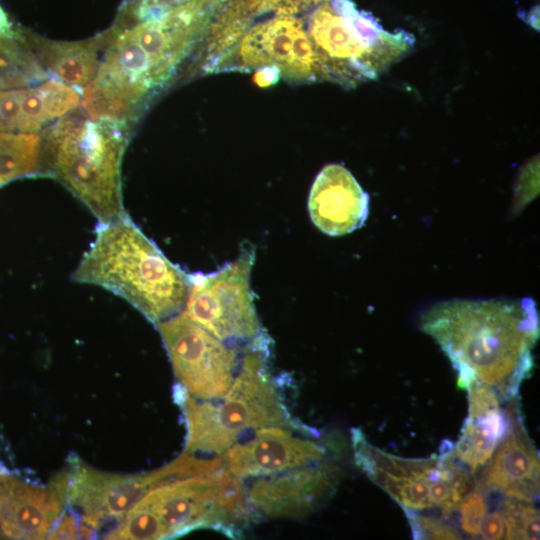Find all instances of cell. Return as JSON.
Segmentation results:
<instances>
[{"instance_id": "obj_1", "label": "cell", "mask_w": 540, "mask_h": 540, "mask_svg": "<svg viewBox=\"0 0 540 540\" xmlns=\"http://www.w3.org/2000/svg\"><path fill=\"white\" fill-rule=\"evenodd\" d=\"M420 328L446 353L463 389L481 382L512 400L534 367L539 316L531 298L443 300L422 314Z\"/></svg>"}, {"instance_id": "obj_2", "label": "cell", "mask_w": 540, "mask_h": 540, "mask_svg": "<svg viewBox=\"0 0 540 540\" xmlns=\"http://www.w3.org/2000/svg\"><path fill=\"white\" fill-rule=\"evenodd\" d=\"M122 297L154 324L181 313L191 275L173 264L125 214L99 223L71 276Z\"/></svg>"}, {"instance_id": "obj_3", "label": "cell", "mask_w": 540, "mask_h": 540, "mask_svg": "<svg viewBox=\"0 0 540 540\" xmlns=\"http://www.w3.org/2000/svg\"><path fill=\"white\" fill-rule=\"evenodd\" d=\"M270 339L249 342L240 367L220 402L200 400L181 385L176 400L187 427L185 452L222 455L239 437L265 426H290L289 415L268 372Z\"/></svg>"}, {"instance_id": "obj_4", "label": "cell", "mask_w": 540, "mask_h": 540, "mask_svg": "<svg viewBox=\"0 0 540 540\" xmlns=\"http://www.w3.org/2000/svg\"><path fill=\"white\" fill-rule=\"evenodd\" d=\"M126 137L117 124L63 117L42 140L41 172L65 185L98 219L126 214L120 168Z\"/></svg>"}, {"instance_id": "obj_5", "label": "cell", "mask_w": 540, "mask_h": 540, "mask_svg": "<svg viewBox=\"0 0 540 540\" xmlns=\"http://www.w3.org/2000/svg\"><path fill=\"white\" fill-rule=\"evenodd\" d=\"M308 36L323 76L342 84L372 79L401 58L412 42L389 33L349 0H327L310 14Z\"/></svg>"}, {"instance_id": "obj_6", "label": "cell", "mask_w": 540, "mask_h": 540, "mask_svg": "<svg viewBox=\"0 0 540 540\" xmlns=\"http://www.w3.org/2000/svg\"><path fill=\"white\" fill-rule=\"evenodd\" d=\"M139 503L160 520L168 538L200 528L232 537L254 512L242 479L225 468L154 489Z\"/></svg>"}, {"instance_id": "obj_7", "label": "cell", "mask_w": 540, "mask_h": 540, "mask_svg": "<svg viewBox=\"0 0 540 540\" xmlns=\"http://www.w3.org/2000/svg\"><path fill=\"white\" fill-rule=\"evenodd\" d=\"M255 252L241 248L240 255L221 269L191 275L183 314L224 342H251L264 333L250 287Z\"/></svg>"}, {"instance_id": "obj_8", "label": "cell", "mask_w": 540, "mask_h": 540, "mask_svg": "<svg viewBox=\"0 0 540 540\" xmlns=\"http://www.w3.org/2000/svg\"><path fill=\"white\" fill-rule=\"evenodd\" d=\"M171 481L167 465L143 474H115L91 468L73 457L51 486L65 506L76 508L81 521L98 529L109 520L119 521L146 494Z\"/></svg>"}, {"instance_id": "obj_9", "label": "cell", "mask_w": 540, "mask_h": 540, "mask_svg": "<svg viewBox=\"0 0 540 540\" xmlns=\"http://www.w3.org/2000/svg\"><path fill=\"white\" fill-rule=\"evenodd\" d=\"M155 325L186 391L200 400L221 399L235 377L237 352L183 312Z\"/></svg>"}, {"instance_id": "obj_10", "label": "cell", "mask_w": 540, "mask_h": 540, "mask_svg": "<svg viewBox=\"0 0 540 540\" xmlns=\"http://www.w3.org/2000/svg\"><path fill=\"white\" fill-rule=\"evenodd\" d=\"M236 59L239 68H272L296 81L324 78L308 33L293 16H277L246 30Z\"/></svg>"}, {"instance_id": "obj_11", "label": "cell", "mask_w": 540, "mask_h": 540, "mask_svg": "<svg viewBox=\"0 0 540 540\" xmlns=\"http://www.w3.org/2000/svg\"><path fill=\"white\" fill-rule=\"evenodd\" d=\"M338 468L324 461L258 477L247 489L254 512L270 518L307 516L335 488Z\"/></svg>"}, {"instance_id": "obj_12", "label": "cell", "mask_w": 540, "mask_h": 540, "mask_svg": "<svg viewBox=\"0 0 540 540\" xmlns=\"http://www.w3.org/2000/svg\"><path fill=\"white\" fill-rule=\"evenodd\" d=\"M233 475L258 478L324 461L326 449L318 442L295 436L289 426H265L253 437L236 442L222 455Z\"/></svg>"}, {"instance_id": "obj_13", "label": "cell", "mask_w": 540, "mask_h": 540, "mask_svg": "<svg viewBox=\"0 0 540 540\" xmlns=\"http://www.w3.org/2000/svg\"><path fill=\"white\" fill-rule=\"evenodd\" d=\"M477 488L534 502L539 495V456L524 428L519 407L509 428L483 468Z\"/></svg>"}, {"instance_id": "obj_14", "label": "cell", "mask_w": 540, "mask_h": 540, "mask_svg": "<svg viewBox=\"0 0 540 540\" xmlns=\"http://www.w3.org/2000/svg\"><path fill=\"white\" fill-rule=\"evenodd\" d=\"M308 210L314 225L330 236L360 228L369 212V196L342 165H326L311 187Z\"/></svg>"}, {"instance_id": "obj_15", "label": "cell", "mask_w": 540, "mask_h": 540, "mask_svg": "<svg viewBox=\"0 0 540 540\" xmlns=\"http://www.w3.org/2000/svg\"><path fill=\"white\" fill-rule=\"evenodd\" d=\"M64 507L52 487H39L0 471V528L5 536L47 538Z\"/></svg>"}, {"instance_id": "obj_16", "label": "cell", "mask_w": 540, "mask_h": 540, "mask_svg": "<svg viewBox=\"0 0 540 540\" xmlns=\"http://www.w3.org/2000/svg\"><path fill=\"white\" fill-rule=\"evenodd\" d=\"M518 407L512 401L505 409L500 406L476 416H468L458 442L454 446L448 442L444 451L469 468L475 476L489 462Z\"/></svg>"}, {"instance_id": "obj_17", "label": "cell", "mask_w": 540, "mask_h": 540, "mask_svg": "<svg viewBox=\"0 0 540 540\" xmlns=\"http://www.w3.org/2000/svg\"><path fill=\"white\" fill-rule=\"evenodd\" d=\"M356 465L379 487L389 481L418 477L437 478L441 473V457L408 459L397 457L372 446L360 429L351 431Z\"/></svg>"}, {"instance_id": "obj_18", "label": "cell", "mask_w": 540, "mask_h": 540, "mask_svg": "<svg viewBox=\"0 0 540 540\" xmlns=\"http://www.w3.org/2000/svg\"><path fill=\"white\" fill-rule=\"evenodd\" d=\"M29 45L40 57L42 66L68 85H86L98 70V42H57L31 37Z\"/></svg>"}, {"instance_id": "obj_19", "label": "cell", "mask_w": 540, "mask_h": 540, "mask_svg": "<svg viewBox=\"0 0 540 540\" xmlns=\"http://www.w3.org/2000/svg\"><path fill=\"white\" fill-rule=\"evenodd\" d=\"M46 78L47 73L25 37H0V90L25 88Z\"/></svg>"}, {"instance_id": "obj_20", "label": "cell", "mask_w": 540, "mask_h": 540, "mask_svg": "<svg viewBox=\"0 0 540 540\" xmlns=\"http://www.w3.org/2000/svg\"><path fill=\"white\" fill-rule=\"evenodd\" d=\"M41 147L36 133L0 132V185L41 173Z\"/></svg>"}, {"instance_id": "obj_21", "label": "cell", "mask_w": 540, "mask_h": 540, "mask_svg": "<svg viewBox=\"0 0 540 540\" xmlns=\"http://www.w3.org/2000/svg\"><path fill=\"white\" fill-rule=\"evenodd\" d=\"M106 539H168L160 520L145 506L137 502L105 537Z\"/></svg>"}, {"instance_id": "obj_22", "label": "cell", "mask_w": 540, "mask_h": 540, "mask_svg": "<svg viewBox=\"0 0 540 540\" xmlns=\"http://www.w3.org/2000/svg\"><path fill=\"white\" fill-rule=\"evenodd\" d=\"M499 509L507 523V539H539V512L530 502L505 497Z\"/></svg>"}, {"instance_id": "obj_23", "label": "cell", "mask_w": 540, "mask_h": 540, "mask_svg": "<svg viewBox=\"0 0 540 540\" xmlns=\"http://www.w3.org/2000/svg\"><path fill=\"white\" fill-rule=\"evenodd\" d=\"M435 480L429 477L389 481L381 488L405 511H422L432 507L430 486Z\"/></svg>"}, {"instance_id": "obj_24", "label": "cell", "mask_w": 540, "mask_h": 540, "mask_svg": "<svg viewBox=\"0 0 540 540\" xmlns=\"http://www.w3.org/2000/svg\"><path fill=\"white\" fill-rule=\"evenodd\" d=\"M414 539H462V535L445 520L405 511Z\"/></svg>"}, {"instance_id": "obj_25", "label": "cell", "mask_w": 540, "mask_h": 540, "mask_svg": "<svg viewBox=\"0 0 540 540\" xmlns=\"http://www.w3.org/2000/svg\"><path fill=\"white\" fill-rule=\"evenodd\" d=\"M25 88L0 90V132H28L22 110Z\"/></svg>"}, {"instance_id": "obj_26", "label": "cell", "mask_w": 540, "mask_h": 540, "mask_svg": "<svg viewBox=\"0 0 540 540\" xmlns=\"http://www.w3.org/2000/svg\"><path fill=\"white\" fill-rule=\"evenodd\" d=\"M458 510L461 530L469 536H478L482 521L488 513L484 492L476 488L463 500Z\"/></svg>"}, {"instance_id": "obj_27", "label": "cell", "mask_w": 540, "mask_h": 540, "mask_svg": "<svg viewBox=\"0 0 540 540\" xmlns=\"http://www.w3.org/2000/svg\"><path fill=\"white\" fill-rule=\"evenodd\" d=\"M327 0H243L247 13L293 16Z\"/></svg>"}, {"instance_id": "obj_28", "label": "cell", "mask_w": 540, "mask_h": 540, "mask_svg": "<svg viewBox=\"0 0 540 540\" xmlns=\"http://www.w3.org/2000/svg\"><path fill=\"white\" fill-rule=\"evenodd\" d=\"M96 529L81 521L76 515L63 514L48 534V539H91Z\"/></svg>"}, {"instance_id": "obj_29", "label": "cell", "mask_w": 540, "mask_h": 540, "mask_svg": "<svg viewBox=\"0 0 540 540\" xmlns=\"http://www.w3.org/2000/svg\"><path fill=\"white\" fill-rule=\"evenodd\" d=\"M479 535L487 540L507 539V523L500 509L486 514Z\"/></svg>"}, {"instance_id": "obj_30", "label": "cell", "mask_w": 540, "mask_h": 540, "mask_svg": "<svg viewBox=\"0 0 540 540\" xmlns=\"http://www.w3.org/2000/svg\"><path fill=\"white\" fill-rule=\"evenodd\" d=\"M11 24L7 18L6 13L0 6V37L13 35Z\"/></svg>"}, {"instance_id": "obj_31", "label": "cell", "mask_w": 540, "mask_h": 540, "mask_svg": "<svg viewBox=\"0 0 540 540\" xmlns=\"http://www.w3.org/2000/svg\"><path fill=\"white\" fill-rule=\"evenodd\" d=\"M147 3H149L151 6L158 8V9H168L173 4H177L179 2H183L186 0H145Z\"/></svg>"}]
</instances>
